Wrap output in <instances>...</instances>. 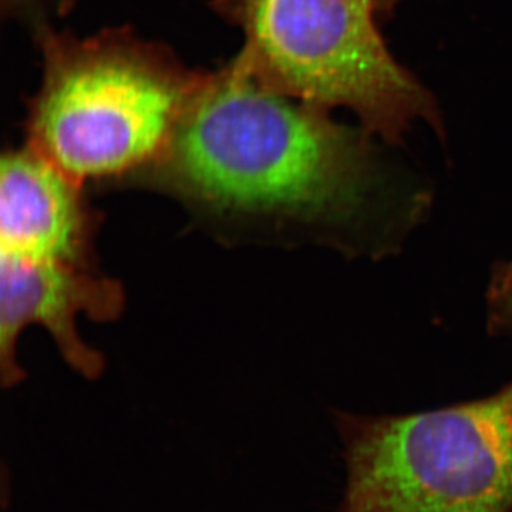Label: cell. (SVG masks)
Returning a JSON list of instances; mask_svg holds the SVG:
<instances>
[{
	"label": "cell",
	"mask_w": 512,
	"mask_h": 512,
	"mask_svg": "<svg viewBox=\"0 0 512 512\" xmlns=\"http://www.w3.org/2000/svg\"><path fill=\"white\" fill-rule=\"evenodd\" d=\"M244 35L237 59L269 89L326 111L348 109L363 128L399 141L417 121L437 126L429 90L394 59L376 0H215Z\"/></svg>",
	"instance_id": "obj_3"
},
{
	"label": "cell",
	"mask_w": 512,
	"mask_h": 512,
	"mask_svg": "<svg viewBox=\"0 0 512 512\" xmlns=\"http://www.w3.org/2000/svg\"><path fill=\"white\" fill-rule=\"evenodd\" d=\"M28 146L76 183L153 167L208 74L127 29L45 33Z\"/></svg>",
	"instance_id": "obj_2"
},
{
	"label": "cell",
	"mask_w": 512,
	"mask_h": 512,
	"mask_svg": "<svg viewBox=\"0 0 512 512\" xmlns=\"http://www.w3.org/2000/svg\"><path fill=\"white\" fill-rule=\"evenodd\" d=\"M342 512H512V386L480 402L345 421Z\"/></svg>",
	"instance_id": "obj_4"
},
{
	"label": "cell",
	"mask_w": 512,
	"mask_h": 512,
	"mask_svg": "<svg viewBox=\"0 0 512 512\" xmlns=\"http://www.w3.org/2000/svg\"><path fill=\"white\" fill-rule=\"evenodd\" d=\"M126 295L119 282L100 274L94 265L29 261L0 255V369L3 386H15L25 373L16 359L23 330L42 325L60 355L77 373L96 379L104 357L84 343L77 332L80 313L109 322L119 318Z\"/></svg>",
	"instance_id": "obj_5"
},
{
	"label": "cell",
	"mask_w": 512,
	"mask_h": 512,
	"mask_svg": "<svg viewBox=\"0 0 512 512\" xmlns=\"http://www.w3.org/2000/svg\"><path fill=\"white\" fill-rule=\"evenodd\" d=\"M99 220L84 200L82 184L29 146L2 157L0 255L94 265Z\"/></svg>",
	"instance_id": "obj_6"
},
{
	"label": "cell",
	"mask_w": 512,
	"mask_h": 512,
	"mask_svg": "<svg viewBox=\"0 0 512 512\" xmlns=\"http://www.w3.org/2000/svg\"><path fill=\"white\" fill-rule=\"evenodd\" d=\"M150 171L198 210L241 222L340 220L370 187L365 138L269 89L238 59L208 74Z\"/></svg>",
	"instance_id": "obj_1"
}]
</instances>
